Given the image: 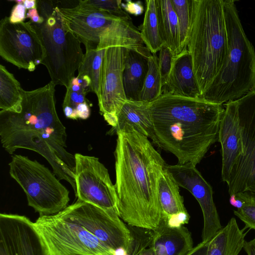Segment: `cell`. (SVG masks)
Wrapping results in <instances>:
<instances>
[{
  "label": "cell",
  "mask_w": 255,
  "mask_h": 255,
  "mask_svg": "<svg viewBox=\"0 0 255 255\" xmlns=\"http://www.w3.org/2000/svg\"><path fill=\"white\" fill-rule=\"evenodd\" d=\"M55 86L50 81L32 91L22 89L19 112L0 111V140L9 154L24 148L40 154L58 179L68 182L75 193V157L66 149V128L56 109Z\"/></svg>",
  "instance_id": "1"
},
{
  "label": "cell",
  "mask_w": 255,
  "mask_h": 255,
  "mask_svg": "<svg viewBox=\"0 0 255 255\" xmlns=\"http://www.w3.org/2000/svg\"><path fill=\"white\" fill-rule=\"evenodd\" d=\"M116 134L119 216L130 227L154 231L162 219L158 181L166 164L146 136L134 129Z\"/></svg>",
  "instance_id": "2"
},
{
  "label": "cell",
  "mask_w": 255,
  "mask_h": 255,
  "mask_svg": "<svg viewBox=\"0 0 255 255\" xmlns=\"http://www.w3.org/2000/svg\"><path fill=\"white\" fill-rule=\"evenodd\" d=\"M149 109L154 143L174 154L178 164L196 165L218 140L223 105L163 93L149 103Z\"/></svg>",
  "instance_id": "3"
},
{
  "label": "cell",
  "mask_w": 255,
  "mask_h": 255,
  "mask_svg": "<svg viewBox=\"0 0 255 255\" xmlns=\"http://www.w3.org/2000/svg\"><path fill=\"white\" fill-rule=\"evenodd\" d=\"M227 53L219 73L201 98L223 105L255 90V51L242 25L235 1L223 0Z\"/></svg>",
  "instance_id": "4"
},
{
  "label": "cell",
  "mask_w": 255,
  "mask_h": 255,
  "mask_svg": "<svg viewBox=\"0 0 255 255\" xmlns=\"http://www.w3.org/2000/svg\"><path fill=\"white\" fill-rule=\"evenodd\" d=\"M187 48L202 96L221 69L227 53L223 0H191Z\"/></svg>",
  "instance_id": "5"
},
{
  "label": "cell",
  "mask_w": 255,
  "mask_h": 255,
  "mask_svg": "<svg viewBox=\"0 0 255 255\" xmlns=\"http://www.w3.org/2000/svg\"><path fill=\"white\" fill-rule=\"evenodd\" d=\"M65 26L85 46L86 51L123 47L148 58L151 53L129 16L120 17L79 4L59 8Z\"/></svg>",
  "instance_id": "6"
},
{
  "label": "cell",
  "mask_w": 255,
  "mask_h": 255,
  "mask_svg": "<svg viewBox=\"0 0 255 255\" xmlns=\"http://www.w3.org/2000/svg\"><path fill=\"white\" fill-rule=\"evenodd\" d=\"M37 8L44 19L41 23H32L46 52L41 64L47 69L51 81L67 88L83 62L81 43L67 29L59 7L52 1L37 0Z\"/></svg>",
  "instance_id": "7"
},
{
  "label": "cell",
  "mask_w": 255,
  "mask_h": 255,
  "mask_svg": "<svg viewBox=\"0 0 255 255\" xmlns=\"http://www.w3.org/2000/svg\"><path fill=\"white\" fill-rule=\"evenodd\" d=\"M9 174L24 192L28 206L42 216L52 215L68 206L69 191L48 168L36 160L14 154Z\"/></svg>",
  "instance_id": "8"
},
{
  "label": "cell",
  "mask_w": 255,
  "mask_h": 255,
  "mask_svg": "<svg viewBox=\"0 0 255 255\" xmlns=\"http://www.w3.org/2000/svg\"><path fill=\"white\" fill-rule=\"evenodd\" d=\"M50 255H116L62 210L34 222Z\"/></svg>",
  "instance_id": "9"
},
{
  "label": "cell",
  "mask_w": 255,
  "mask_h": 255,
  "mask_svg": "<svg viewBox=\"0 0 255 255\" xmlns=\"http://www.w3.org/2000/svg\"><path fill=\"white\" fill-rule=\"evenodd\" d=\"M74 157L77 199L119 215L116 188L107 168L98 157L78 153Z\"/></svg>",
  "instance_id": "10"
},
{
  "label": "cell",
  "mask_w": 255,
  "mask_h": 255,
  "mask_svg": "<svg viewBox=\"0 0 255 255\" xmlns=\"http://www.w3.org/2000/svg\"><path fill=\"white\" fill-rule=\"evenodd\" d=\"M62 211L116 253L126 250L131 243L130 227L118 215L78 199Z\"/></svg>",
  "instance_id": "11"
},
{
  "label": "cell",
  "mask_w": 255,
  "mask_h": 255,
  "mask_svg": "<svg viewBox=\"0 0 255 255\" xmlns=\"http://www.w3.org/2000/svg\"><path fill=\"white\" fill-rule=\"evenodd\" d=\"M0 56L19 69L32 72L41 64L46 52L30 20L13 23L9 16L0 21Z\"/></svg>",
  "instance_id": "12"
},
{
  "label": "cell",
  "mask_w": 255,
  "mask_h": 255,
  "mask_svg": "<svg viewBox=\"0 0 255 255\" xmlns=\"http://www.w3.org/2000/svg\"><path fill=\"white\" fill-rule=\"evenodd\" d=\"M236 100L244 153L228 185L230 195L255 193V90Z\"/></svg>",
  "instance_id": "13"
},
{
  "label": "cell",
  "mask_w": 255,
  "mask_h": 255,
  "mask_svg": "<svg viewBox=\"0 0 255 255\" xmlns=\"http://www.w3.org/2000/svg\"><path fill=\"white\" fill-rule=\"evenodd\" d=\"M127 52V48L123 47L107 48L101 66L98 105L101 115L112 128L116 127L118 115L127 100L123 80Z\"/></svg>",
  "instance_id": "14"
},
{
  "label": "cell",
  "mask_w": 255,
  "mask_h": 255,
  "mask_svg": "<svg viewBox=\"0 0 255 255\" xmlns=\"http://www.w3.org/2000/svg\"><path fill=\"white\" fill-rule=\"evenodd\" d=\"M165 168L179 186L189 191L199 203L204 220L202 241L209 242L223 228L213 200L212 187L191 163L166 164Z\"/></svg>",
  "instance_id": "15"
},
{
  "label": "cell",
  "mask_w": 255,
  "mask_h": 255,
  "mask_svg": "<svg viewBox=\"0 0 255 255\" xmlns=\"http://www.w3.org/2000/svg\"><path fill=\"white\" fill-rule=\"evenodd\" d=\"M0 255H50L34 222L25 216L0 214Z\"/></svg>",
  "instance_id": "16"
},
{
  "label": "cell",
  "mask_w": 255,
  "mask_h": 255,
  "mask_svg": "<svg viewBox=\"0 0 255 255\" xmlns=\"http://www.w3.org/2000/svg\"><path fill=\"white\" fill-rule=\"evenodd\" d=\"M219 130L218 140L221 145V175L228 185L234 175L244 153L239 122L237 100L224 104Z\"/></svg>",
  "instance_id": "17"
},
{
  "label": "cell",
  "mask_w": 255,
  "mask_h": 255,
  "mask_svg": "<svg viewBox=\"0 0 255 255\" xmlns=\"http://www.w3.org/2000/svg\"><path fill=\"white\" fill-rule=\"evenodd\" d=\"M158 197L162 211V220L174 227L188 224L190 216L184 205L179 186L165 168L158 181Z\"/></svg>",
  "instance_id": "18"
},
{
  "label": "cell",
  "mask_w": 255,
  "mask_h": 255,
  "mask_svg": "<svg viewBox=\"0 0 255 255\" xmlns=\"http://www.w3.org/2000/svg\"><path fill=\"white\" fill-rule=\"evenodd\" d=\"M163 93L193 98L201 97L187 48L174 57L170 74L162 88Z\"/></svg>",
  "instance_id": "19"
},
{
  "label": "cell",
  "mask_w": 255,
  "mask_h": 255,
  "mask_svg": "<svg viewBox=\"0 0 255 255\" xmlns=\"http://www.w3.org/2000/svg\"><path fill=\"white\" fill-rule=\"evenodd\" d=\"M149 247L154 255H186L193 249V241L184 226H171L161 220L153 231Z\"/></svg>",
  "instance_id": "20"
},
{
  "label": "cell",
  "mask_w": 255,
  "mask_h": 255,
  "mask_svg": "<svg viewBox=\"0 0 255 255\" xmlns=\"http://www.w3.org/2000/svg\"><path fill=\"white\" fill-rule=\"evenodd\" d=\"M134 129L149 137L154 142L155 135L149 109V103L127 100L118 115L116 127L113 132L128 131Z\"/></svg>",
  "instance_id": "21"
},
{
  "label": "cell",
  "mask_w": 255,
  "mask_h": 255,
  "mask_svg": "<svg viewBox=\"0 0 255 255\" xmlns=\"http://www.w3.org/2000/svg\"><path fill=\"white\" fill-rule=\"evenodd\" d=\"M148 71V58L127 49L123 80L128 100L138 101Z\"/></svg>",
  "instance_id": "22"
},
{
  "label": "cell",
  "mask_w": 255,
  "mask_h": 255,
  "mask_svg": "<svg viewBox=\"0 0 255 255\" xmlns=\"http://www.w3.org/2000/svg\"><path fill=\"white\" fill-rule=\"evenodd\" d=\"M245 229H240L235 218H231L209 241L207 255H238L246 241Z\"/></svg>",
  "instance_id": "23"
},
{
  "label": "cell",
  "mask_w": 255,
  "mask_h": 255,
  "mask_svg": "<svg viewBox=\"0 0 255 255\" xmlns=\"http://www.w3.org/2000/svg\"><path fill=\"white\" fill-rule=\"evenodd\" d=\"M160 37L163 46L171 51L173 56L180 52L179 24L171 0H156Z\"/></svg>",
  "instance_id": "24"
},
{
  "label": "cell",
  "mask_w": 255,
  "mask_h": 255,
  "mask_svg": "<svg viewBox=\"0 0 255 255\" xmlns=\"http://www.w3.org/2000/svg\"><path fill=\"white\" fill-rule=\"evenodd\" d=\"M20 83L5 67L0 65V108L18 112L22 100Z\"/></svg>",
  "instance_id": "25"
},
{
  "label": "cell",
  "mask_w": 255,
  "mask_h": 255,
  "mask_svg": "<svg viewBox=\"0 0 255 255\" xmlns=\"http://www.w3.org/2000/svg\"><path fill=\"white\" fill-rule=\"evenodd\" d=\"M146 10L139 30L141 38L152 54L160 51L163 46L158 24L156 0H147Z\"/></svg>",
  "instance_id": "26"
},
{
  "label": "cell",
  "mask_w": 255,
  "mask_h": 255,
  "mask_svg": "<svg viewBox=\"0 0 255 255\" xmlns=\"http://www.w3.org/2000/svg\"><path fill=\"white\" fill-rule=\"evenodd\" d=\"M91 81L85 76L74 77L69 86L62 105L63 113L68 119L77 120L76 109L81 104L89 102L86 98L88 92H91Z\"/></svg>",
  "instance_id": "27"
},
{
  "label": "cell",
  "mask_w": 255,
  "mask_h": 255,
  "mask_svg": "<svg viewBox=\"0 0 255 255\" xmlns=\"http://www.w3.org/2000/svg\"><path fill=\"white\" fill-rule=\"evenodd\" d=\"M106 49L86 51L83 62L78 68V76L88 77L91 81V92L98 98L100 92L101 70Z\"/></svg>",
  "instance_id": "28"
},
{
  "label": "cell",
  "mask_w": 255,
  "mask_h": 255,
  "mask_svg": "<svg viewBox=\"0 0 255 255\" xmlns=\"http://www.w3.org/2000/svg\"><path fill=\"white\" fill-rule=\"evenodd\" d=\"M162 88L158 57L152 54L148 58V71L138 101L150 103L155 101L162 95Z\"/></svg>",
  "instance_id": "29"
},
{
  "label": "cell",
  "mask_w": 255,
  "mask_h": 255,
  "mask_svg": "<svg viewBox=\"0 0 255 255\" xmlns=\"http://www.w3.org/2000/svg\"><path fill=\"white\" fill-rule=\"evenodd\" d=\"M178 17L180 52L187 49L191 20V0H171Z\"/></svg>",
  "instance_id": "30"
},
{
  "label": "cell",
  "mask_w": 255,
  "mask_h": 255,
  "mask_svg": "<svg viewBox=\"0 0 255 255\" xmlns=\"http://www.w3.org/2000/svg\"><path fill=\"white\" fill-rule=\"evenodd\" d=\"M243 201L242 207L234 211V214L245 225V229L255 230V193L245 191L237 193Z\"/></svg>",
  "instance_id": "31"
},
{
  "label": "cell",
  "mask_w": 255,
  "mask_h": 255,
  "mask_svg": "<svg viewBox=\"0 0 255 255\" xmlns=\"http://www.w3.org/2000/svg\"><path fill=\"white\" fill-rule=\"evenodd\" d=\"M121 0H86L79 1V4L107 12L111 14L127 17L129 15L122 7Z\"/></svg>",
  "instance_id": "32"
},
{
  "label": "cell",
  "mask_w": 255,
  "mask_h": 255,
  "mask_svg": "<svg viewBox=\"0 0 255 255\" xmlns=\"http://www.w3.org/2000/svg\"><path fill=\"white\" fill-rule=\"evenodd\" d=\"M174 56L169 48L163 46L158 57V68L161 76L162 87L166 84L170 74Z\"/></svg>",
  "instance_id": "33"
},
{
  "label": "cell",
  "mask_w": 255,
  "mask_h": 255,
  "mask_svg": "<svg viewBox=\"0 0 255 255\" xmlns=\"http://www.w3.org/2000/svg\"><path fill=\"white\" fill-rule=\"evenodd\" d=\"M26 9L23 2L16 3L13 6L9 16L10 22L13 23L24 22L26 18Z\"/></svg>",
  "instance_id": "34"
},
{
  "label": "cell",
  "mask_w": 255,
  "mask_h": 255,
  "mask_svg": "<svg viewBox=\"0 0 255 255\" xmlns=\"http://www.w3.org/2000/svg\"><path fill=\"white\" fill-rule=\"evenodd\" d=\"M121 6L127 13L135 16L141 14L144 11V7L140 1H133L127 0H126L125 3L122 2Z\"/></svg>",
  "instance_id": "35"
},
{
  "label": "cell",
  "mask_w": 255,
  "mask_h": 255,
  "mask_svg": "<svg viewBox=\"0 0 255 255\" xmlns=\"http://www.w3.org/2000/svg\"><path fill=\"white\" fill-rule=\"evenodd\" d=\"M209 242L202 241L193 247L186 255H207Z\"/></svg>",
  "instance_id": "36"
},
{
  "label": "cell",
  "mask_w": 255,
  "mask_h": 255,
  "mask_svg": "<svg viewBox=\"0 0 255 255\" xmlns=\"http://www.w3.org/2000/svg\"><path fill=\"white\" fill-rule=\"evenodd\" d=\"M26 17L29 18L34 23H41L44 20L43 17L39 15L37 8L28 10Z\"/></svg>",
  "instance_id": "37"
},
{
  "label": "cell",
  "mask_w": 255,
  "mask_h": 255,
  "mask_svg": "<svg viewBox=\"0 0 255 255\" xmlns=\"http://www.w3.org/2000/svg\"><path fill=\"white\" fill-rule=\"evenodd\" d=\"M243 249L248 255H255V238L250 241H245Z\"/></svg>",
  "instance_id": "38"
},
{
  "label": "cell",
  "mask_w": 255,
  "mask_h": 255,
  "mask_svg": "<svg viewBox=\"0 0 255 255\" xmlns=\"http://www.w3.org/2000/svg\"><path fill=\"white\" fill-rule=\"evenodd\" d=\"M229 202L230 204L237 209H240L243 205V201L237 193L230 195Z\"/></svg>",
  "instance_id": "39"
},
{
  "label": "cell",
  "mask_w": 255,
  "mask_h": 255,
  "mask_svg": "<svg viewBox=\"0 0 255 255\" xmlns=\"http://www.w3.org/2000/svg\"><path fill=\"white\" fill-rule=\"evenodd\" d=\"M23 5L26 9H31L37 8V0H24Z\"/></svg>",
  "instance_id": "40"
},
{
  "label": "cell",
  "mask_w": 255,
  "mask_h": 255,
  "mask_svg": "<svg viewBox=\"0 0 255 255\" xmlns=\"http://www.w3.org/2000/svg\"><path fill=\"white\" fill-rule=\"evenodd\" d=\"M140 255H154L152 248L148 247L145 249Z\"/></svg>",
  "instance_id": "41"
}]
</instances>
